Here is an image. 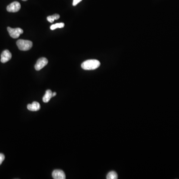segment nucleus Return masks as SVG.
<instances>
[{"mask_svg":"<svg viewBox=\"0 0 179 179\" xmlns=\"http://www.w3.org/2000/svg\"><path fill=\"white\" fill-rule=\"evenodd\" d=\"M52 177L54 179H65V174L61 170H55L52 174Z\"/></svg>","mask_w":179,"mask_h":179,"instance_id":"7","label":"nucleus"},{"mask_svg":"<svg viewBox=\"0 0 179 179\" xmlns=\"http://www.w3.org/2000/svg\"><path fill=\"white\" fill-rule=\"evenodd\" d=\"M60 18V15L57 13H55L52 16H50L47 17V19L50 23H52L54 22V20H57Z\"/></svg>","mask_w":179,"mask_h":179,"instance_id":"10","label":"nucleus"},{"mask_svg":"<svg viewBox=\"0 0 179 179\" xmlns=\"http://www.w3.org/2000/svg\"><path fill=\"white\" fill-rule=\"evenodd\" d=\"M64 23L63 22H61V23H57L53 25L50 26V29L51 30H54V29H56L57 28H64Z\"/></svg>","mask_w":179,"mask_h":179,"instance_id":"12","label":"nucleus"},{"mask_svg":"<svg viewBox=\"0 0 179 179\" xmlns=\"http://www.w3.org/2000/svg\"><path fill=\"white\" fill-rule=\"evenodd\" d=\"M100 63L97 60H88L82 64V68L85 70H95L100 67Z\"/></svg>","mask_w":179,"mask_h":179,"instance_id":"1","label":"nucleus"},{"mask_svg":"<svg viewBox=\"0 0 179 179\" xmlns=\"http://www.w3.org/2000/svg\"><path fill=\"white\" fill-rule=\"evenodd\" d=\"M118 178V174L115 171H111L106 175L107 179H117Z\"/></svg>","mask_w":179,"mask_h":179,"instance_id":"11","label":"nucleus"},{"mask_svg":"<svg viewBox=\"0 0 179 179\" xmlns=\"http://www.w3.org/2000/svg\"><path fill=\"white\" fill-rule=\"evenodd\" d=\"M22 1H28V0H22Z\"/></svg>","mask_w":179,"mask_h":179,"instance_id":"16","label":"nucleus"},{"mask_svg":"<svg viewBox=\"0 0 179 179\" xmlns=\"http://www.w3.org/2000/svg\"><path fill=\"white\" fill-rule=\"evenodd\" d=\"M7 30L10 37L13 38H18L20 34L23 33V30L20 28H12L10 27H7Z\"/></svg>","mask_w":179,"mask_h":179,"instance_id":"3","label":"nucleus"},{"mask_svg":"<svg viewBox=\"0 0 179 179\" xmlns=\"http://www.w3.org/2000/svg\"><path fill=\"white\" fill-rule=\"evenodd\" d=\"M48 60L45 57H42V58L38 59L34 66L35 70L37 71H40L41 69H42L43 67H45V66L48 64Z\"/></svg>","mask_w":179,"mask_h":179,"instance_id":"5","label":"nucleus"},{"mask_svg":"<svg viewBox=\"0 0 179 179\" xmlns=\"http://www.w3.org/2000/svg\"><path fill=\"white\" fill-rule=\"evenodd\" d=\"M16 45L20 50L28 51L32 47V42L30 40H19L17 41Z\"/></svg>","mask_w":179,"mask_h":179,"instance_id":"2","label":"nucleus"},{"mask_svg":"<svg viewBox=\"0 0 179 179\" xmlns=\"http://www.w3.org/2000/svg\"><path fill=\"white\" fill-rule=\"evenodd\" d=\"M82 1V0H73V6H76L78 3Z\"/></svg>","mask_w":179,"mask_h":179,"instance_id":"14","label":"nucleus"},{"mask_svg":"<svg viewBox=\"0 0 179 179\" xmlns=\"http://www.w3.org/2000/svg\"><path fill=\"white\" fill-rule=\"evenodd\" d=\"M52 97V92L50 90H47L45 92V95L43 97L42 100L44 103H46L50 100Z\"/></svg>","mask_w":179,"mask_h":179,"instance_id":"9","label":"nucleus"},{"mask_svg":"<svg viewBox=\"0 0 179 179\" xmlns=\"http://www.w3.org/2000/svg\"><path fill=\"white\" fill-rule=\"evenodd\" d=\"M27 108L29 111L35 112L40 110V105L38 102H34L31 104L28 105Z\"/></svg>","mask_w":179,"mask_h":179,"instance_id":"8","label":"nucleus"},{"mask_svg":"<svg viewBox=\"0 0 179 179\" xmlns=\"http://www.w3.org/2000/svg\"><path fill=\"white\" fill-rule=\"evenodd\" d=\"M21 7L20 3L18 1H13L7 6V10L10 13H16L19 11Z\"/></svg>","mask_w":179,"mask_h":179,"instance_id":"4","label":"nucleus"},{"mask_svg":"<svg viewBox=\"0 0 179 179\" xmlns=\"http://www.w3.org/2000/svg\"><path fill=\"white\" fill-rule=\"evenodd\" d=\"M56 95V92L52 93V97H53L55 96Z\"/></svg>","mask_w":179,"mask_h":179,"instance_id":"15","label":"nucleus"},{"mask_svg":"<svg viewBox=\"0 0 179 179\" xmlns=\"http://www.w3.org/2000/svg\"><path fill=\"white\" fill-rule=\"evenodd\" d=\"M12 55L11 53L8 50H5L1 53V63H4L7 62L12 58Z\"/></svg>","mask_w":179,"mask_h":179,"instance_id":"6","label":"nucleus"},{"mask_svg":"<svg viewBox=\"0 0 179 179\" xmlns=\"http://www.w3.org/2000/svg\"><path fill=\"white\" fill-rule=\"evenodd\" d=\"M4 155L2 154V153H0V165L1 164V163H3L4 160Z\"/></svg>","mask_w":179,"mask_h":179,"instance_id":"13","label":"nucleus"}]
</instances>
